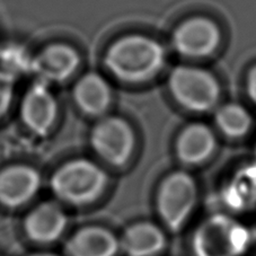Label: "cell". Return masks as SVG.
<instances>
[{"label": "cell", "instance_id": "6da1fadb", "mask_svg": "<svg viewBox=\"0 0 256 256\" xmlns=\"http://www.w3.org/2000/svg\"><path fill=\"white\" fill-rule=\"evenodd\" d=\"M166 52L160 42L142 34H128L106 50L104 64L114 77L130 84L146 82L164 68Z\"/></svg>", "mask_w": 256, "mask_h": 256}, {"label": "cell", "instance_id": "7a4b0ae2", "mask_svg": "<svg viewBox=\"0 0 256 256\" xmlns=\"http://www.w3.org/2000/svg\"><path fill=\"white\" fill-rule=\"evenodd\" d=\"M255 244L252 228L224 211H216L194 226L188 238L190 256H246Z\"/></svg>", "mask_w": 256, "mask_h": 256}, {"label": "cell", "instance_id": "3957f363", "mask_svg": "<svg viewBox=\"0 0 256 256\" xmlns=\"http://www.w3.org/2000/svg\"><path fill=\"white\" fill-rule=\"evenodd\" d=\"M108 175L97 162L76 158L61 165L51 176L50 188L56 201L84 208L100 200L106 192Z\"/></svg>", "mask_w": 256, "mask_h": 256}, {"label": "cell", "instance_id": "277c9868", "mask_svg": "<svg viewBox=\"0 0 256 256\" xmlns=\"http://www.w3.org/2000/svg\"><path fill=\"white\" fill-rule=\"evenodd\" d=\"M200 201V188L188 170H173L162 178L155 192V210L160 224L168 234L183 232Z\"/></svg>", "mask_w": 256, "mask_h": 256}, {"label": "cell", "instance_id": "5b68a950", "mask_svg": "<svg viewBox=\"0 0 256 256\" xmlns=\"http://www.w3.org/2000/svg\"><path fill=\"white\" fill-rule=\"evenodd\" d=\"M172 96L184 108L192 112H208L220 96L218 80L204 69L180 66L168 79Z\"/></svg>", "mask_w": 256, "mask_h": 256}, {"label": "cell", "instance_id": "8992f818", "mask_svg": "<svg viewBox=\"0 0 256 256\" xmlns=\"http://www.w3.org/2000/svg\"><path fill=\"white\" fill-rule=\"evenodd\" d=\"M90 144L102 160L118 168L126 166L134 156L136 134L124 118H105L92 128Z\"/></svg>", "mask_w": 256, "mask_h": 256}, {"label": "cell", "instance_id": "52a82bcc", "mask_svg": "<svg viewBox=\"0 0 256 256\" xmlns=\"http://www.w3.org/2000/svg\"><path fill=\"white\" fill-rule=\"evenodd\" d=\"M69 224L64 204L44 201L30 209L23 220L26 238L38 245H51L60 240Z\"/></svg>", "mask_w": 256, "mask_h": 256}, {"label": "cell", "instance_id": "ba28073f", "mask_svg": "<svg viewBox=\"0 0 256 256\" xmlns=\"http://www.w3.org/2000/svg\"><path fill=\"white\" fill-rule=\"evenodd\" d=\"M222 42L218 25L204 17H193L180 24L173 33V46L180 54L204 58L212 54Z\"/></svg>", "mask_w": 256, "mask_h": 256}, {"label": "cell", "instance_id": "9c48e42d", "mask_svg": "<svg viewBox=\"0 0 256 256\" xmlns=\"http://www.w3.org/2000/svg\"><path fill=\"white\" fill-rule=\"evenodd\" d=\"M41 186V174L33 166H7L0 170V206L7 209H20L38 196Z\"/></svg>", "mask_w": 256, "mask_h": 256}, {"label": "cell", "instance_id": "30bf717a", "mask_svg": "<svg viewBox=\"0 0 256 256\" xmlns=\"http://www.w3.org/2000/svg\"><path fill=\"white\" fill-rule=\"evenodd\" d=\"M80 66V56L67 43H52L43 48L32 60L30 70L38 82H64L72 77Z\"/></svg>", "mask_w": 256, "mask_h": 256}, {"label": "cell", "instance_id": "8fae6325", "mask_svg": "<svg viewBox=\"0 0 256 256\" xmlns=\"http://www.w3.org/2000/svg\"><path fill=\"white\" fill-rule=\"evenodd\" d=\"M58 116V103L48 84L38 82L28 88L20 104V118L35 134L46 136Z\"/></svg>", "mask_w": 256, "mask_h": 256}, {"label": "cell", "instance_id": "7c38bea8", "mask_svg": "<svg viewBox=\"0 0 256 256\" xmlns=\"http://www.w3.org/2000/svg\"><path fill=\"white\" fill-rule=\"evenodd\" d=\"M168 232L160 224L138 222L126 228L120 238V252L126 256H160L168 245Z\"/></svg>", "mask_w": 256, "mask_h": 256}, {"label": "cell", "instance_id": "4fadbf2b", "mask_svg": "<svg viewBox=\"0 0 256 256\" xmlns=\"http://www.w3.org/2000/svg\"><path fill=\"white\" fill-rule=\"evenodd\" d=\"M67 256H116L120 238L100 224H88L77 229L64 244Z\"/></svg>", "mask_w": 256, "mask_h": 256}, {"label": "cell", "instance_id": "5bb4252c", "mask_svg": "<svg viewBox=\"0 0 256 256\" xmlns=\"http://www.w3.org/2000/svg\"><path fill=\"white\" fill-rule=\"evenodd\" d=\"M217 198L224 212L237 216L256 206V167L236 172L218 188Z\"/></svg>", "mask_w": 256, "mask_h": 256}, {"label": "cell", "instance_id": "9a60e30c", "mask_svg": "<svg viewBox=\"0 0 256 256\" xmlns=\"http://www.w3.org/2000/svg\"><path fill=\"white\" fill-rule=\"evenodd\" d=\"M217 149L216 136L201 123L191 124L183 129L175 144L178 162L185 167H198L206 164Z\"/></svg>", "mask_w": 256, "mask_h": 256}, {"label": "cell", "instance_id": "2e32d148", "mask_svg": "<svg viewBox=\"0 0 256 256\" xmlns=\"http://www.w3.org/2000/svg\"><path fill=\"white\" fill-rule=\"evenodd\" d=\"M74 100L77 106L87 116H102L111 103V87L100 74L88 72L74 85Z\"/></svg>", "mask_w": 256, "mask_h": 256}, {"label": "cell", "instance_id": "e0dca14e", "mask_svg": "<svg viewBox=\"0 0 256 256\" xmlns=\"http://www.w3.org/2000/svg\"><path fill=\"white\" fill-rule=\"evenodd\" d=\"M218 129L232 139L242 138L248 134L253 120L250 112L240 104H227L218 110L216 114Z\"/></svg>", "mask_w": 256, "mask_h": 256}, {"label": "cell", "instance_id": "ac0fdd59", "mask_svg": "<svg viewBox=\"0 0 256 256\" xmlns=\"http://www.w3.org/2000/svg\"><path fill=\"white\" fill-rule=\"evenodd\" d=\"M15 94V78L10 72L0 70V120L10 110Z\"/></svg>", "mask_w": 256, "mask_h": 256}, {"label": "cell", "instance_id": "d6986e66", "mask_svg": "<svg viewBox=\"0 0 256 256\" xmlns=\"http://www.w3.org/2000/svg\"><path fill=\"white\" fill-rule=\"evenodd\" d=\"M246 90L250 98L256 104V66L250 70L246 78Z\"/></svg>", "mask_w": 256, "mask_h": 256}, {"label": "cell", "instance_id": "ffe728a7", "mask_svg": "<svg viewBox=\"0 0 256 256\" xmlns=\"http://www.w3.org/2000/svg\"><path fill=\"white\" fill-rule=\"evenodd\" d=\"M28 256H60V255L54 254V253H51V252H38V253L30 254Z\"/></svg>", "mask_w": 256, "mask_h": 256}, {"label": "cell", "instance_id": "44dd1931", "mask_svg": "<svg viewBox=\"0 0 256 256\" xmlns=\"http://www.w3.org/2000/svg\"><path fill=\"white\" fill-rule=\"evenodd\" d=\"M250 228H252V232H253L254 242H255V244H256V219H255V222H254V224H253V226H252Z\"/></svg>", "mask_w": 256, "mask_h": 256}]
</instances>
